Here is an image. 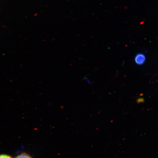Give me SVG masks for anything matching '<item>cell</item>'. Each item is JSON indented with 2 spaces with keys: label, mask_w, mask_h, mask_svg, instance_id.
Returning a JSON list of instances; mask_svg holds the SVG:
<instances>
[{
  "label": "cell",
  "mask_w": 158,
  "mask_h": 158,
  "mask_svg": "<svg viewBox=\"0 0 158 158\" xmlns=\"http://www.w3.org/2000/svg\"><path fill=\"white\" fill-rule=\"evenodd\" d=\"M146 60L145 55L142 53L138 54L135 57V61L136 64L138 65L143 64Z\"/></svg>",
  "instance_id": "obj_1"
},
{
  "label": "cell",
  "mask_w": 158,
  "mask_h": 158,
  "mask_svg": "<svg viewBox=\"0 0 158 158\" xmlns=\"http://www.w3.org/2000/svg\"><path fill=\"white\" fill-rule=\"evenodd\" d=\"M0 158H12L10 156L6 155H0Z\"/></svg>",
  "instance_id": "obj_3"
},
{
  "label": "cell",
  "mask_w": 158,
  "mask_h": 158,
  "mask_svg": "<svg viewBox=\"0 0 158 158\" xmlns=\"http://www.w3.org/2000/svg\"><path fill=\"white\" fill-rule=\"evenodd\" d=\"M16 158H32L28 154L26 153H23L17 156Z\"/></svg>",
  "instance_id": "obj_2"
}]
</instances>
